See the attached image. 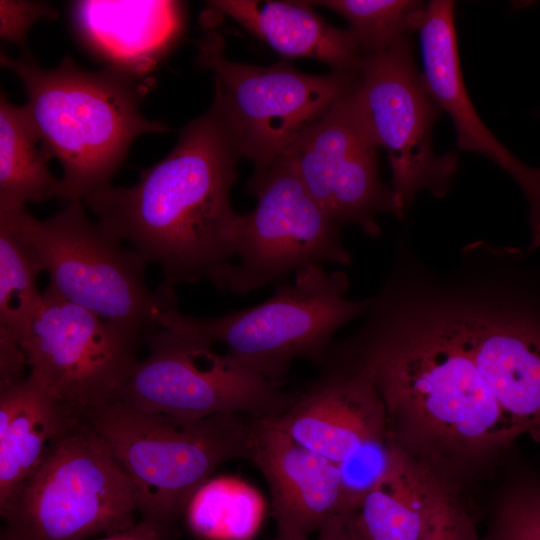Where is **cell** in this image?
Segmentation results:
<instances>
[{"mask_svg": "<svg viewBox=\"0 0 540 540\" xmlns=\"http://www.w3.org/2000/svg\"><path fill=\"white\" fill-rule=\"evenodd\" d=\"M366 314L328 360L372 371L390 439L445 485L457 490L525 433L486 386L424 268L394 265Z\"/></svg>", "mask_w": 540, "mask_h": 540, "instance_id": "obj_1", "label": "cell"}, {"mask_svg": "<svg viewBox=\"0 0 540 540\" xmlns=\"http://www.w3.org/2000/svg\"><path fill=\"white\" fill-rule=\"evenodd\" d=\"M240 155L217 107L186 124L175 147L130 186L83 199L101 226L163 274L161 284L208 280L218 289L236 257L242 214L231 205Z\"/></svg>", "mask_w": 540, "mask_h": 540, "instance_id": "obj_2", "label": "cell"}, {"mask_svg": "<svg viewBox=\"0 0 540 540\" xmlns=\"http://www.w3.org/2000/svg\"><path fill=\"white\" fill-rule=\"evenodd\" d=\"M0 61L21 81L41 145L63 168L58 199L65 203L110 186L137 137L169 130L140 111L146 76L111 66L86 70L70 56L52 69L28 54L11 58L2 52Z\"/></svg>", "mask_w": 540, "mask_h": 540, "instance_id": "obj_3", "label": "cell"}, {"mask_svg": "<svg viewBox=\"0 0 540 540\" xmlns=\"http://www.w3.org/2000/svg\"><path fill=\"white\" fill-rule=\"evenodd\" d=\"M436 286L491 394L529 432L540 419V252L491 246Z\"/></svg>", "mask_w": 540, "mask_h": 540, "instance_id": "obj_4", "label": "cell"}, {"mask_svg": "<svg viewBox=\"0 0 540 540\" xmlns=\"http://www.w3.org/2000/svg\"><path fill=\"white\" fill-rule=\"evenodd\" d=\"M132 481L141 520L161 540L179 535V522L213 473L248 459L254 417L222 414L186 420L115 401L84 417Z\"/></svg>", "mask_w": 540, "mask_h": 540, "instance_id": "obj_5", "label": "cell"}, {"mask_svg": "<svg viewBox=\"0 0 540 540\" xmlns=\"http://www.w3.org/2000/svg\"><path fill=\"white\" fill-rule=\"evenodd\" d=\"M349 287L343 271L310 265L256 306L213 318L193 317L172 307L157 312L155 322L188 339L220 343L243 365L282 385L294 360L320 364L337 330L368 312L372 297L349 299Z\"/></svg>", "mask_w": 540, "mask_h": 540, "instance_id": "obj_6", "label": "cell"}, {"mask_svg": "<svg viewBox=\"0 0 540 540\" xmlns=\"http://www.w3.org/2000/svg\"><path fill=\"white\" fill-rule=\"evenodd\" d=\"M0 540H87L137 523L132 481L82 417L2 501Z\"/></svg>", "mask_w": 540, "mask_h": 540, "instance_id": "obj_7", "label": "cell"}, {"mask_svg": "<svg viewBox=\"0 0 540 540\" xmlns=\"http://www.w3.org/2000/svg\"><path fill=\"white\" fill-rule=\"evenodd\" d=\"M0 212L33 245L48 285L66 300L144 339L158 327L155 314L176 307L175 289H150L144 277L148 262L92 221L83 201L68 202L45 220L26 207Z\"/></svg>", "mask_w": 540, "mask_h": 540, "instance_id": "obj_8", "label": "cell"}, {"mask_svg": "<svg viewBox=\"0 0 540 540\" xmlns=\"http://www.w3.org/2000/svg\"><path fill=\"white\" fill-rule=\"evenodd\" d=\"M222 34L211 31L197 43V65L215 76L213 103L240 157L254 173L265 170L358 81V70L325 75L298 71L286 62L269 67L234 62L225 56Z\"/></svg>", "mask_w": 540, "mask_h": 540, "instance_id": "obj_9", "label": "cell"}, {"mask_svg": "<svg viewBox=\"0 0 540 540\" xmlns=\"http://www.w3.org/2000/svg\"><path fill=\"white\" fill-rule=\"evenodd\" d=\"M353 105L392 172L396 216L402 218L421 190L444 197L457 172L459 157L437 154L432 130L442 110L429 94L407 38L390 48L363 55Z\"/></svg>", "mask_w": 540, "mask_h": 540, "instance_id": "obj_10", "label": "cell"}, {"mask_svg": "<svg viewBox=\"0 0 540 540\" xmlns=\"http://www.w3.org/2000/svg\"><path fill=\"white\" fill-rule=\"evenodd\" d=\"M145 343L149 353L132 369L118 399L137 409L186 420L222 414L270 418L298 395L210 343L159 327L145 335Z\"/></svg>", "mask_w": 540, "mask_h": 540, "instance_id": "obj_11", "label": "cell"}, {"mask_svg": "<svg viewBox=\"0 0 540 540\" xmlns=\"http://www.w3.org/2000/svg\"><path fill=\"white\" fill-rule=\"evenodd\" d=\"M253 211L242 214L236 257L219 290L247 295L310 265H348L341 229L313 199L284 155L254 173Z\"/></svg>", "mask_w": 540, "mask_h": 540, "instance_id": "obj_12", "label": "cell"}, {"mask_svg": "<svg viewBox=\"0 0 540 540\" xmlns=\"http://www.w3.org/2000/svg\"><path fill=\"white\" fill-rule=\"evenodd\" d=\"M143 342L48 285L22 346L28 375L86 417L118 401Z\"/></svg>", "mask_w": 540, "mask_h": 540, "instance_id": "obj_13", "label": "cell"}, {"mask_svg": "<svg viewBox=\"0 0 540 540\" xmlns=\"http://www.w3.org/2000/svg\"><path fill=\"white\" fill-rule=\"evenodd\" d=\"M351 93V92H350ZM350 93L333 104L282 154L318 205L341 227L358 225L380 235L377 217L396 215L391 187L379 177L378 147Z\"/></svg>", "mask_w": 540, "mask_h": 540, "instance_id": "obj_14", "label": "cell"}, {"mask_svg": "<svg viewBox=\"0 0 540 540\" xmlns=\"http://www.w3.org/2000/svg\"><path fill=\"white\" fill-rule=\"evenodd\" d=\"M267 419L336 465L364 445L389 437L385 406L366 366L322 369L283 413Z\"/></svg>", "mask_w": 540, "mask_h": 540, "instance_id": "obj_15", "label": "cell"}, {"mask_svg": "<svg viewBox=\"0 0 540 540\" xmlns=\"http://www.w3.org/2000/svg\"><path fill=\"white\" fill-rule=\"evenodd\" d=\"M250 460L265 478L277 534L309 539L341 512L338 467L267 418L253 422Z\"/></svg>", "mask_w": 540, "mask_h": 540, "instance_id": "obj_16", "label": "cell"}, {"mask_svg": "<svg viewBox=\"0 0 540 540\" xmlns=\"http://www.w3.org/2000/svg\"><path fill=\"white\" fill-rule=\"evenodd\" d=\"M418 32L424 84L440 109L451 117L458 147L493 161L528 196L536 183L537 168L521 162L497 140L468 96L459 61L454 2L433 0L427 3Z\"/></svg>", "mask_w": 540, "mask_h": 540, "instance_id": "obj_17", "label": "cell"}, {"mask_svg": "<svg viewBox=\"0 0 540 540\" xmlns=\"http://www.w3.org/2000/svg\"><path fill=\"white\" fill-rule=\"evenodd\" d=\"M73 26L82 43L109 66L147 76L181 35L178 1H73Z\"/></svg>", "mask_w": 540, "mask_h": 540, "instance_id": "obj_18", "label": "cell"}, {"mask_svg": "<svg viewBox=\"0 0 540 540\" xmlns=\"http://www.w3.org/2000/svg\"><path fill=\"white\" fill-rule=\"evenodd\" d=\"M208 3L284 57L312 58L333 70H358L363 55L350 31L328 24L305 1Z\"/></svg>", "mask_w": 540, "mask_h": 540, "instance_id": "obj_19", "label": "cell"}, {"mask_svg": "<svg viewBox=\"0 0 540 540\" xmlns=\"http://www.w3.org/2000/svg\"><path fill=\"white\" fill-rule=\"evenodd\" d=\"M82 416L28 375L0 388V501L43 460Z\"/></svg>", "mask_w": 540, "mask_h": 540, "instance_id": "obj_20", "label": "cell"}, {"mask_svg": "<svg viewBox=\"0 0 540 540\" xmlns=\"http://www.w3.org/2000/svg\"><path fill=\"white\" fill-rule=\"evenodd\" d=\"M451 490L393 443L386 474L355 511L357 525L366 540H419Z\"/></svg>", "mask_w": 540, "mask_h": 540, "instance_id": "obj_21", "label": "cell"}, {"mask_svg": "<svg viewBox=\"0 0 540 540\" xmlns=\"http://www.w3.org/2000/svg\"><path fill=\"white\" fill-rule=\"evenodd\" d=\"M44 150L24 108L0 96V210L58 198L61 179L48 168Z\"/></svg>", "mask_w": 540, "mask_h": 540, "instance_id": "obj_22", "label": "cell"}, {"mask_svg": "<svg viewBox=\"0 0 540 540\" xmlns=\"http://www.w3.org/2000/svg\"><path fill=\"white\" fill-rule=\"evenodd\" d=\"M42 271L33 245L9 214L0 212V340L22 345L41 303L37 278Z\"/></svg>", "mask_w": 540, "mask_h": 540, "instance_id": "obj_23", "label": "cell"}, {"mask_svg": "<svg viewBox=\"0 0 540 540\" xmlns=\"http://www.w3.org/2000/svg\"><path fill=\"white\" fill-rule=\"evenodd\" d=\"M329 8L344 17L362 55L390 48L418 31L427 4L414 0L305 1Z\"/></svg>", "mask_w": 540, "mask_h": 540, "instance_id": "obj_24", "label": "cell"}, {"mask_svg": "<svg viewBox=\"0 0 540 540\" xmlns=\"http://www.w3.org/2000/svg\"><path fill=\"white\" fill-rule=\"evenodd\" d=\"M481 540H540V488L507 496Z\"/></svg>", "mask_w": 540, "mask_h": 540, "instance_id": "obj_25", "label": "cell"}, {"mask_svg": "<svg viewBox=\"0 0 540 540\" xmlns=\"http://www.w3.org/2000/svg\"><path fill=\"white\" fill-rule=\"evenodd\" d=\"M57 11L50 3L40 1H0V35L20 46L25 54L26 38L33 24L42 18L53 19Z\"/></svg>", "mask_w": 540, "mask_h": 540, "instance_id": "obj_26", "label": "cell"}, {"mask_svg": "<svg viewBox=\"0 0 540 540\" xmlns=\"http://www.w3.org/2000/svg\"><path fill=\"white\" fill-rule=\"evenodd\" d=\"M457 491H449L419 540H481L474 522L460 502Z\"/></svg>", "mask_w": 540, "mask_h": 540, "instance_id": "obj_27", "label": "cell"}, {"mask_svg": "<svg viewBox=\"0 0 540 540\" xmlns=\"http://www.w3.org/2000/svg\"><path fill=\"white\" fill-rule=\"evenodd\" d=\"M316 540L366 539L357 525L355 512H340L320 529Z\"/></svg>", "mask_w": 540, "mask_h": 540, "instance_id": "obj_28", "label": "cell"}, {"mask_svg": "<svg viewBox=\"0 0 540 540\" xmlns=\"http://www.w3.org/2000/svg\"><path fill=\"white\" fill-rule=\"evenodd\" d=\"M96 540H161L152 526L140 520L132 527Z\"/></svg>", "mask_w": 540, "mask_h": 540, "instance_id": "obj_29", "label": "cell"}, {"mask_svg": "<svg viewBox=\"0 0 540 540\" xmlns=\"http://www.w3.org/2000/svg\"><path fill=\"white\" fill-rule=\"evenodd\" d=\"M540 172V167H539ZM530 225L532 228V241L530 244L531 248L540 247V178H539V191L536 204L533 210L530 213Z\"/></svg>", "mask_w": 540, "mask_h": 540, "instance_id": "obj_30", "label": "cell"}, {"mask_svg": "<svg viewBox=\"0 0 540 540\" xmlns=\"http://www.w3.org/2000/svg\"><path fill=\"white\" fill-rule=\"evenodd\" d=\"M529 433L535 440L540 441V419L536 423H534V425L529 430Z\"/></svg>", "mask_w": 540, "mask_h": 540, "instance_id": "obj_31", "label": "cell"}, {"mask_svg": "<svg viewBox=\"0 0 540 540\" xmlns=\"http://www.w3.org/2000/svg\"><path fill=\"white\" fill-rule=\"evenodd\" d=\"M270 540H309V539H302V538H296V537H290L286 535L277 534L273 539Z\"/></svg>", "mask_w": 540, "mask_h": 540, "instance_id": "obj_32", "label": "cell"}]
</instances>
